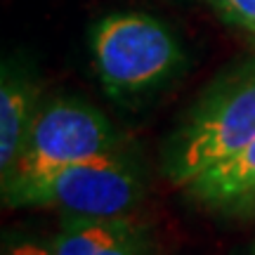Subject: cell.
Segmentation results:
<instances>
[{
    "instance_id": "obj_1",
    "label": "cell",
    "mask_w": 255,
    "mask_h": 255,
    "mask_svg": "<svg viewBox=\"0 0 255 255\" xmlns=\"http://www.w3.org/2000/svg\"><path fill=\"white\" fill-rule=\"evenodd\" d=\"M255 142V62L229 76L191 109L170 142L165 170L187 187Z\"/></svg>"
},
{
    "instance_id": "obj_11",
    "label": "cell",
    "mask_w": 255,
    "mask_h": 255,
    "mask_svg": "<svg viewBox=\"0 0 255 255\" xmlns=\"http://www.w3.org/2000/svg\"><path fill=\"white\" fill-rule=\"evenodd\" d=\"M251 255H255V248H253V253H251Z\"/></svg>"
},
{
    "instance_id": "obj_2",
    "label": "cell",
    "mask_w": 255,
    "mask_h": 255,
    "mask_svg": "<svg viewBox=\"0 0 255 255\" xmlns=\"http://www.w3.org/2000/svg\"><path fill=\"white\" fill-rule=\"evenodd\" d=\"M142 180L119 154L2 182L12 208H50L66 218H123L142 199Z\"/></svg>"
},
{
    "instance_id": "obj_5",
    "label": "cell",
    "mask_w": 255,
    "mask_h": 255,
    "mask_svg": "<svg viewBox=\"0 0 255 255\" xmlns=\"http://www.w3.org/2000/svg\"><path fill=\"white\" fill-rule=\"evenodd\" d=\"M47 246L52 255H149L151 239L130 215L66 218Z\"/></svg>"
},
{
    "instance_id": "obj_4",
    "label": "cell",
    "mask_w": 255,
    "mask_h": 255,
    "mask_svg": "<svg viewBox=\"0 0 255 255\" xmlns=\"http://www.w3.org/2000/svg\"><path fill=\"white\" fill-rule=\"evenodd\" d=\"M119 149L121 135L102 111L73 97H57L38 107L24 151L5 180L119 154Z\"/></svg>"
},
{
    "instance_id": "obj_3",
    "label": "cell",
    "mask_w": 255,
    "mask_h": 255,
    "mask_svg": "<svg viewBox=\"0 0 255 255\" xmlns=\"http://www.w3.org/2000/svg\"><path fill=\"white\" fill-rule=\"evenodd\" d=\"M90 47L102 85L116 100L142 97L163 85L182 62L173 31L142 12H119L97 21Z\"/></svg>"
},
{
    "instance_id": "obj_6",
    "label": "cell",
    "mask_w": 255,
    "mask_h": 255,
    "mask_svg": "<svg viewBox=\"0 0 255 255\" xmlns=\"http://www.w3.org/2000/svg\"><path fill=\"white\" fill-rule=\"evenodd\" d=\"M38 107V85L31 73L14 64L2 66L0 76V175L7 177L24 151L28 128Z\"/></svg>"
},
{
    "instance_id": "obj_9",
    "label": "cell",
    "mask_w": 255,
    "mask_h": 255,
    "mask_svg": "<svg viewBox=\"0 0 255 255\" xmlns=\"http://www.w3.org/2000/svg\"><path fill=\"white\" fill-rule=\"evenodd\" d=\"M2 255H52L50 246H43L28 237H12L5 239Z\"/></svg>"
},
{
    "instance_id": "obj_10",
    "label": "cell",
    "mask_w": 255,
    "mask_h": 255,
    "mask_svg": "<svg viewBox=\"0 0 255 255\" xmlns=\"http://www.w3.org/2000/svg\"><path fill=\"white\" fill-rule=\"evenodd\" d=\"M246 213H255V201H253V203H251V208H248Z\"/></svg>"
},
{
    "instance_id": "obj_8",
    "label": "cell",
    "mask_w": 255,
    "mask_h": 255,
    "mask_svg": "<svg viewBox=\"0 0 255 255\" xmlns=\"http://www.w3.org/2000/svg\"><path fill=\"white\" fill-rule=\"evenodd\" d=\"M215 2L229 19L255 33V0H215Z\"/></svg>"
},
{
    "instance_id": "obj_7",
    "label": "cell",
    "mask_w": 255,
    "mask_h": 255,
    "mask_svg": "<svg viewBox=\"0 0 255 255\" xmlns=\"http://www.w3.org/2000/svg\"><path fill=\"white\" fill-rule=\"evenodd\" d=\"M184 189L201 206L246 213L255 201V142L234 158L191 180Z\"/></svg>"
}]
</instances>
